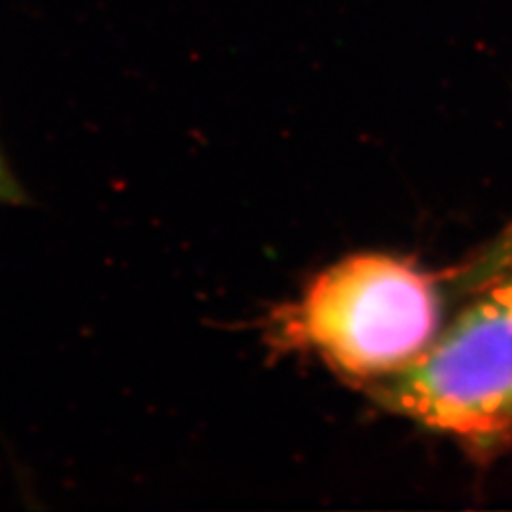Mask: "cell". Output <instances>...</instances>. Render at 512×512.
<instances>
[{
	"label": "cell",
	"mask_w": 512,
	"mask_h": 512,
	"mask_svg": "<svg viewBox=\"0 0 512 512\" xmlns=\"http://www.w3.org/2000/svg\"><path fill=\"white\" fill-rule=\"evenodd\" d=\"M442 297L427 271L391 254H357L280 310L274 340L348 378L380 380L419 359L440 333Z\"/></svg>",
	"instance_id": "6da1fadb"
},
{
	"label": "cell",
	"mask_w": 512,
	"mask_h": 512,
	"mask_svg": "<svg viewBox=\"0 0 512 512\" xmlns=\"http://www.w3.org/2000/svg\"><path fill=\"white\" fill-rule=\"evenodd\" d=\"M378 402L478 453L512 444V276L498 278L419 359L376 380Z\"/></svg>",
	"instance_id": "7a4b0ae2"
},
{
	"label": "cell",
	"mask_w": 512,
	"mask_h": 512,
	"mask_svg": "<svg viewBox=\"0 0 512 512\" xmlns=\"http://www.w3.org/2000/svg\"><path fill=\"white\" fill-rule=\"evenodd\" d=\"M24 190L7 163V158L0 150V205H20L24 203Z\"/></svg>",
	"instance_id": "3957f363"
},
{
	"label": "cell",
	"mask_w": 512,
	"mask_h": 512,
	"mask_svg": "<svg viewBox=\"0 0 512 512\" xmlns=\"http://www.w3.org/2000/svg\"><path fill=\"white\" fill-rule=\"evenodd\" d=\"M512 263V231L510 235L504 239V242L495 248L483 263V267L489 271V274H498L500 269H504L506 265Z\"/></svg>",
	"instance_id": "277c9868"
}]
</instances>
